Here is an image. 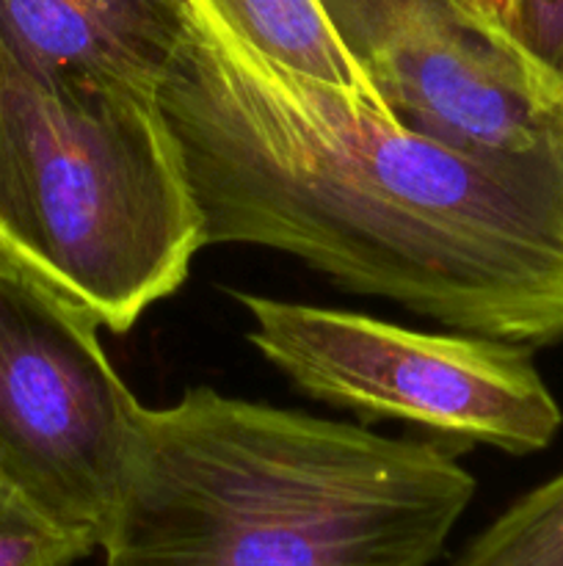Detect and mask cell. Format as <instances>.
Returning <instances> with one entry per match:
<instances>
[{
  "mask_svg": "<svg viewBox=\"0 0 563 566\" xmlns=\"http://www.w3.org/2000/svg\"><path fill=\"white\" fill-rule=\"evenodd\" d=\"M158 97L208 247L293 254L456 332L563 340V138L464 153L274 64L196 6Z\"/></svg>",
  "mask_w": 563,
  "mask_h": 566,
  "instance_id": "6da1fadb",
  "label": "cell"
},
{
  "mask_svg": "<svg viewBox=\"0 0 563 566\" xmlns=\"http://www.w3.org/2000/svg\"><path fill=\"white\" fill-rule=\"evenodd\" d=\"M478 492L453 448L191 387L141 407L105 566H431Z\"/></svg>",
  "mask_w": 563,
  "mask_h": 566,
  "instance_id": "7a4b0ae2",
  "label": "cell"
},
{
  "mask_svg": "<svg viewBox=\"0 0 563 566\" xmlns=\"http://www.w3.org/2000/svg\"><path fill=\"white\" fill-rule=\"evenodd\" d=\"M204 247L155 88L0 53V258L125 335Z\"/></svg>",
  "mask_w": 563,
  "mask_h": 566,
  "instance_id": "3957f363",
  "label": "cell"
},
{
  "mask_svg": "<svg viewBox=\"0 0 563 566\" xmlns=\"http://www.w3.org/2000/svg\"><path fill=\"white\" fill-rule=\"evenodd\" d=\"M232 296L252 318L246 340L296 390L362 420H403L453 446L513 457L550 448L563 426L528 346L257 293Z\"/></svg>",
  "mask_w": 563,
  "mask_h": 566,
  "instance_id": "277c9868",
  "label": "cell"
},
{
  "mask_svg": "<svg viewBox=\"0 0 563 566\" xmlns=\"http://www.w3.org/2000/svg\"><path fill=\"white\" fill-rule=\"evenodd\" d=\"M99 329L88 310L0 258V470L97 551L141 412Z\"/></svg>",
  "mask_w": 563,
  "mask_h": 566,
  "instance_id": "5b68a950",
  "label": "cell"
},
{
  "mask_svg": "<svg viewBox=\"0 0 563 566\" xmlns=\"http://www.w3.org/2000/svg\"><path fill=\"white\" fill-rule=\"evenodd\" d=\"M331 28L403 127L475 155L563 138V81L458 0H320Z\"/></svg>",
  "mask_w": 563,
  "mask_h": 566,
  "instance_id": "8992f818",
  "label": "cell"
},
{
  "mask_svg": "<svg viewBox=\"0 0 563 566\" xmlns=\"http://www.w3.org/2000/svg\"><path fill=\"white\" fill-rule=\"evenodd\" d=\"M191 22V0H0V53L31 70L158 92Z\"/></svg>",
  "mask_w": 563,
  "mask_h": 566,
  "instance_id": "52a82bcc",
  "label": "cell"
},
{
  "mask_svg": "<svg viewBox=\"0 0 563 566\" xmlns=\"http://www.w3.org/2000/svg\"><path fill=\"white\" fill-rule=\"evenodd\" d=\"M254 53L298 75L348 88L379 105L368 77L331 28L320 0H191Z\"/></svg>",
  "mask_w": 563,
  "mask_h": 566,
  "instance_id": "ba28073f",
  "label": "cell"
},
{
  "mask_svg": "<svg viewBox=\"0 0 563 566\" xmlns=\"http://www.w3.org/2000/svg\"><path fill=\"white\" fill-rule=\"evenodd\" d=\"M453 566H563V473L508 506Z\"/></svg>",
  "mask_w": 563,
  "mask_h": 566,
  "instance_id": "9c48e42d",
  "label": "cell"
},
{
  "mask_svg": "<svg viewBox=\"0 0 563 566\" xmlns=\"http://www.w3.org/2000/svg\"><path fill=\"white\" fill-rule=\"evenodd\" d=\"M94 551L39 512L0 470V566H75Z\"/></svg>",
  "mask_w": 563,
  "mask_h": 566,
  "instance_id": "30bf717a",
  "label": "cell"
},
{
  "mask_svg": "<svg viewBox=\"0 0 563 566\" xmlns=\"http://www.w3.org/2000/svg\"><path fill=\"white\" fill-rule=\"evenodd\" d=\"M508 36L563 81V0H513Z\"/></svg>",
  "mask_w": 563,
  "mask_h": 566,
  "instance_id": "8fae6325",
  "label": "cell"
},
{
  "mask_svg": "<svg viewBox=\"0 0 563 566\" xmlns=\"http://www.w3.org/2000/svg\"><path fill=\"white\" fill-rule=\"evenodd\" d=\"M467 11H472L478 20L489 22V25L500 28L508 33V22L513 14V0H458Z\"/></svg>",
  "mask_w": 563,
  "mask_h": 566,
  "instance_id": "7c38bea8",
  "label": "cell"
}]
</instances>
